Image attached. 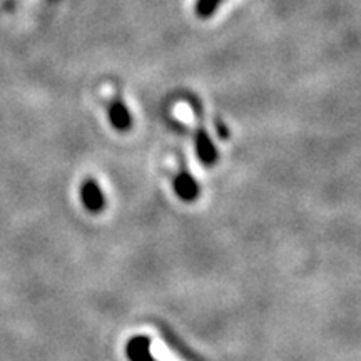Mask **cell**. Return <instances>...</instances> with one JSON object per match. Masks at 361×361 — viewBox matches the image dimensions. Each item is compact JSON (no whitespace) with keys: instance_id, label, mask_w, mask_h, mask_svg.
Returning <instances> with one entry per match:
<instances>
[{"instance_id":"cell-1","label":"cell","mask_w":361,"mask_h":361,"mask_svg":"<svg viewBox=\"0 0 361 361\" xmlns=\"http://www.w3.org/2000/svg\"><path fill=\"white\" fill-rule=\"evenodd\" d=\"M82 201H84V206L87 207L89 211H101L104 207V196H102V191L101 188H99V184L96 180L89 179L85 180L84 186H82Z\"/></svg>"},{"instance_id":"cell-3","label":"cell","mask_w":361,"mask_h":361,"mask_svg":"<svg viewBox=\"0 0 361 361\" xmlns=\"http://www.w3.org/2000/svg\"><path fill=\"white\" fill-rule=\"evenodd\" d=\"M174 189L179 197L186 201H192L197 196L200 189H197L196 180H194L189 173H180L174 180Z\"/></svg>"},{"instance_id":"cell-5","label":"cell","mask_w":361,"mask_h":361,"mask_svg":"<svg viewBox=\"0 0 361 361\" xmlns=\"http://www.w3.org/2000/svg\"><path fill=\"white\" fill-rule=\"evenodd\" d=\"M109 116H111V123L114 128L124 130L130 126V114L126 107V104L123 101H114L111 104L109 109Z\"/></svg>"},{"instance_id":"cell-4","label":"cell","mask_w":361,"mask_h":361,"mask_svg":"<svg viewBox=\"0 0 361 361\" xmlns=\"http://www.w3.org/2000/svg\"><path fill=\"white\" fill-rule=\"evenodd\" d=\"M149 345H151V343H149L147 338L144 336H137L134 338V340H130L128 345L129 358L133 361H152Z\"/></svg>"},{"instance_id":"cell-2","label":"cell","mask_w":361,"mask_h":361,"mask_svg":"<svg viewBox=\"0 0 361 361\" xmlns=\"http://www.w3.org/2000/svg\"><path fill=\"white\" fill-rule=\"evenodd\" d=\"M196 149H197V156H200V159L204 162V164H213V162H216V159H218V152H216L214 144L211 142L209 135H207L204 128L197 130Z\"/></svg>"},{"instance_id":"cell-6","label":"cell","mask_w":361,"mask_h":361,"mask_svg":"<svg viewBox=\"0 0 361 361\" xmlns=\"http://www.w3.org/2000/svg\"><path fill=\"white\" fill-rule=\"evenodd\" d=\"M223 4V0H196L194 12L200 19H209L213 13L218 11V7Z\"/></svg>"}]
</instances>
